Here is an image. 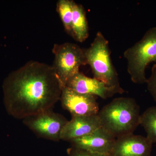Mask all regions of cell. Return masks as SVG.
<instances>
[{"mask_svg":"<svg viewBox=\"0 0 156 156\" xmlns=\"http://www.w3.org/2000/svg\"><path fill=\"white\" fill-rule=\"evenodd\" d=\"M62 88L52 66L30 61L5 80V106L14 118L24 119L52 109L60 100Z\"/></svg>","mask_w":156,"mask_h":156,"instance_id":"cell-1","label":"cell"},{"mask_svg":"<svg viewBox=\"0 0 156 156\" xmlns=\"http://www.w3.org/2000/svg\"><path fill=\"white\" fill-rule=\"evenodd\" d=\"M140 108L133 98H117L98 114L101 127L115 138L133 132L140 125Z\"/></svg>","mask_w":156,"mask_h":156,"instance_id":"cell-2","label":"cell"},{"mask_svg":"<svg viewBox=\"0 0 156 156\" xmlns=\"http://www.w3.org/2000/svg\"><path fill=\"white\" fill-rule=\"evenodd\" d=\"M84 53L93 78L105 84L115 94L124 93L125 90L120 86L119 75L112 62L108 41L101 32H98L90 47L84 49Z\"/></svg>","mask_w":156,"mask_h":156,"instance_id":"cell-3","label":"cell"},{"mask_svg":"<svg viewBox=\"0 0 156 156\" xmlns=\"http://www.w3.org/2000/svg\"><path fill=\"white\" fill-rule=\"evenodd\" d=\"M127 71L136 84L147 83L145 71L151 62H156V27L149 29L142 39L124 53Z\"/></svg>","mask_w":156,"mask_h":156,"instance_id":"cell-4","label":"cell"},{"mask_svg":"<svg viewBox=\"0 0 156 156\" xmlns=\"http://www.w3.org/2000/svg\"><path fill=\"white\" fill-rule=\"evenodd\" d=\"M52 52L54 56L52 66L62 87L80 72V68L87 65L84 49L72 43L55 44Z\"/></svg>","mask_w":156,"mask_h":156,"instance_id":"cell-5","label":"cell"},{"mask_svg":"<svg viewBox=\"0 0 156 156\" xmlns=\"http://www.w3.org/2000/svg\"><path fill=\"white\" fill-rule=\"evenodd\" d=\"M51 110L26 118L23 122L37 136L58 141L61 140L62 132L69 121Z\"/></svg>","mask_w":156,"mask_h":156,"instance_id":"cell-6","label":"cell"},{"mask_svg":"<svg viewBox=\"0 0 156 156\" xmlns=\"http://www.w3.org/2000/svg\"><path fill=\"white\" fill-rule=\"evenodd\" d=\"M62 106L72 116L98 115L99 106L96 96L77 93L64 87L60 98Z\"/></svg>","mask_w":156,"mask_h":156,"instance_id":"cell-7","label":"cell"},{"mask_svg":"<svg viewBox=\"0 0 156 156\" xmlns=\"http://www.w3.org/2000/svg\"><path fill=\"white\" fill-rule=\"evenodd\" d=\"M116 138L100 127L91 134L69 141L72 147L90 152L108 155Z\"/></svg>","mask_w":156,"mask_h":156,"instance_id":"cell-8","label":"cell"},{"mask_svg":"<svg viewBox=\"0 0 156 156\" xmlns=\"http://www.w3.org/2000/svg\"><path fill=\"white\" fill-rule=\"evenodd\" d=\"M153 143L147 137L129 134L116 139L110 156H151Z\"/></svg>","mask_w":156,"mask_h":156,"instance_id":"cell-9","label":"cell"},{"mask_svg":"<svg viewBox=\"0 0 156 156\" xmlns=\"http://www.w3.org/2000/svg\"><path fill=\"white\" fill-rule=\"evenodd\" d=\"M65 87L80 94L98 96L104 99L115 94L102 82L89 77L80 72L69 80Z\"/></svg>","mask_w":156,"mask_h":156,"instance_id":"cell-10","label":"cell"},{"mask_svg":"<svg viewBox=\"0 0 156 156\" xmlns=\"http://www.w3.org/2000/svg\"><path fill=\"white\" fill-rule=\"evenodd\" d=\"M101 127L98 115L72 116L63 128L60 139L69 142L91 134Z\"/></svg>","mask_w":156,"mask_h":156,"instance_id":"cell-11","label":"cell"},{"mask_svg":"<svg viewBox=\"0 0 156 156\" xmlns=\"http://www.w3.org/2000/svg\"><path fill=\"white\" fill-rule=\"evenodd\" d=\"M72 29V37L77 41H85L89 37V27L86 11L82 5L77 4L74 1Z\"/></svg>","mask_w":156,"mask_h":156,"instance_id":"cell-12","label":"cell"},{"mask_svg":"<svg viewBox=\"0 0 156 156\" xmlns=\"http://www.w3.org/2000/svg\"><path fill=\"white\" fill-rule=\"evenodd\" d=\"M140 125L145 130L147 137L156 144V106L149 108L140 115Z\"/></svg>","mask_w":156,"mask_h":156,"instance_id":"cell-13","label":"cell"},{"mask_svg":"<svg viewBox=\"0 0 156 156\" xmlns=\"http://www.w3.org/2000/svg\"><path fill=\"white\" fill-rule=\"evenodd\" d=\"M73 3V1L71 0H59L56 5L57 12L61 18L65 30L72 37Z\"/></svg>","mask_w":156,"mask_h":156,"instance_id":"cell-14","label":"cell"},{"mask_svg":"<svg viewBox=\"0 0 156 156\" xmlns=\"http://www.w3.org/2000/svg\"><path fill=\"white\" fill-rule=\"evenodd\" d=\"M146 83L147 84L148 90L156 103V64L153 66L151 74L147 79Z\"/></svg>","mask_w":156,"mask_h":156,"instance_id":"cell-15","label":"cell"},{"mask_svg":"<svg viewBox=\"0 0 156 156\" xmlns=\"http://www.w3.org/2000/svg\"><path fill=\"white\" fill-rule=\"evenodd\" d=\"M68 156H108L102 154L94 153L72 147L68 150Z\"/></svg>","mask_w":156,"mask_h":156,"instance_id":"cell-16","label":"cell"},{"mask_svg":"<svg viewBox=\"0 0 156 156\" xmlns=\"http://www.w3.org/2000/svg\"><path fill=\"white\" fill-rule=\"evenodd\" d=\"M108 156H109V155H108Z\"/></svg>","mask_w":156,"mask_h":156,"instance_id":"cell-17","label":"cell"}]
</instances>
